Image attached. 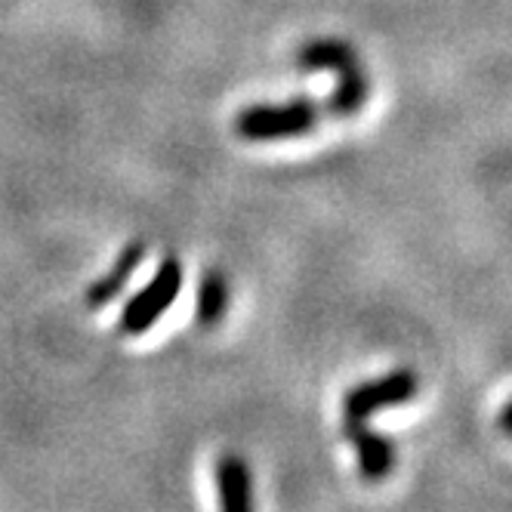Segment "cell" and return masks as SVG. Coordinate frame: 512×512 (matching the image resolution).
I'll return each instance as SVG.
<instances>
[{
  "label": "cell",
  "mask_w": 512,
  "mask_h": 512,
  "mask_svg": "<svg viewBox=\"0 0 512 512\" xmlns=\"http://www.w3.org/2000/svg\"><path fill=\"white\" fill-rule=\"evenodd\" d=\"M145 260V244L142 241H130L124 250H121V256L115 260V266L108 269V275H102L96 284H90V290H87V303L93 306V309H99V306H105V303H112L121 290L127 287V281H130V275L139 269V263Z\"/></svg>",
  "instance_id": "obj_7"
},
{
  "label": "cell",
  "mask_w": 512,
  "mask_h": 512,
  "mask_svg": "<svg viewBox=\"0 0 512 512\" xmlns=\"http://www.w3.org/2000/svg\"><path fill=\"white\" fill-rule=\"evenodd\" d=\"M417 395V374L408 368H398L380 380L358 383L343 398V420H368L380 408L405 405Z\"/></svg>",
  "instance_id": "obj_4"
},
{
  "label": "cell",
  "mask_w": 512,
  "mask_h": 512,
  "mask_svg": "<svg viewBox=\"0 0 512 512\" xmlns=\"http://www.w3.org/2000/svg\"><path fill=\"white\" fill-rule=\"evenodd\" d=\"M343 435L349 438V445L358 454V469L364 479L380 482L392 472L395 451L389 445V438L383 432H374L368 420H343Z\"/></svg>",
  "instance_id": "obj_5"
},
{
  "label": "cell",
  "mask_w": 512,
  "mask_h": 512,
  "mask_svg": "<svg viewBox=\"0 0 512 512\" xmlns=\"http://www.w3.org/2000/svg\"><path fill=\"white\" fill-rule=\"evenodd\" d=\"M179 290H182V263L176 260L173 253H167L155 278L145 284L139 294L124 306L121 312V334H145L149 327L176 303L179 297Z\"/></svg>",
  "instance_id": "obj_3"
},
{
  "label": "cell",
  "mask_w": 512,
  "mask_h": 512,
  "mask_svg": "<svg viewBox=\"0 0 512 512\" xmlns=\"http://www.w3.org/2000/svg\"><path fill=\"white\" fill-rule=\"evenodd\" d=\"M321 115H324V105H318L312 99H290V102H278V105H250L235 118V133L250 142L303 136V133L315 130Z\"/></svg>",
  "instance_id": "obj_2"
},
{
  "label": "cell",
  "mask_w": 512,
  "mask_h": 512,
  "mask_svg": "<svg viewBox=\"0 0 512 512\" xmlns=\"http://www.w3.org/2000/svg\"><path fill=\"white\" fill-rule=\"evenodd\" d=\"M226 306H229V281H226V275L219 269L204 272L201 287H198V321L204 327L219 324V318L226 315Z\"/></svg>",
  "instance_id": "obj_8"
},
{
  "label": "cell",
  "mask_w": 512,
  "mask_h": 512,
  "mask_svg": "<svg viewBox=\"0 0 512 512\" xmlns=\"http://www.w3.org/2000/svg\"><path fill=\"white\" fill-rule=\"evenodd\" d=\"M219 506L229 512H244L253 506V479L250 466L241 454H223L216 463Z\"/></svg>",
  "instance_id": "obj_6"
},
{
  "label": "cell",
  "mask_w": 512,
  "mask_h": 512,
  "mask_svg": "<svg viewBox=\"0 0 512 512\" xmlns=\"http://www.w3.org/2000/svg\"><path fill=\"white\" fill-rule=\"evenodd\" d=\"M500 426L506 429V432H512V401L503 408V414H500Z\"/></svg>",
  "instance_id": "obj_9"
},
{
  "label": "cell",
  "mask_w": 512,
  "mask_h": 512,
  "mask_svg": "<svg viewBox=\"0 0 512 512\" xmlns=\"http://www.w3.org/2000/svg\"><path fill=\"white\" fill-rule=\"evenodd\" d=\"M297 65L303 71H331L337 75V90L327 99L324 112L334 118H349L355 112H361L364 102H368V75L358 62V56L352 53V47L346 41H334V38H318L300 47L297 53Z\"/></svg>",
  "instance_id": "obj_1"
}]
</instances>
